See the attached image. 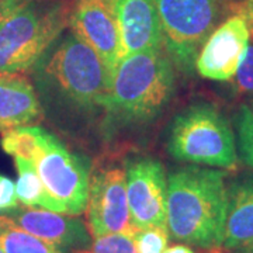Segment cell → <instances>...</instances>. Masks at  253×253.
Here are the masks:
<instances>
[{"label":"cell","instance_id":"6da1fadb","mask_svg":"<svg viewBox=\"0 0 253 253\" xmlns=\"http://www.w3.org/2000/svg\"><path fill=\"white\" fill-rule=\"evenodd\" d=\"M225 173L199 165L168 177L166 225L173 239L201 249L222 246L226 218Z\"/></svg>","mask_w":253,"mask_h":253},{"label":"cell","instance_id":"7a4b0ae2","mask_svg":"<svg viewBox=\"0 0 253 253\" xmlns=\"http://www.w3.org/2000/svg\"><path fill=\"white\" fill-rule=\"evenodd\" d=\"M174 94V71L162 48L126 55L113 75L103 129L152 124L169 106Z\"/></svg>","mask_w":253,"mask_h":253},{"label":"cell","instance_id":"3957f363","mask_svg":"<svg viewBox=\"0 0 253 253\" xmlns=\"http://www.w3.org/2000/svg\"><path fill=\"white\" fill-rule=\"evenodd\" d=\"M45 54L42 83L56 106L73 117L104 116L113 75L97 52L72 30L54 42Z\"/></svg>","mask_w":253,"mask_h":253},{"label":"cell","instance_id":"277c9868","mask_svg":"<svg viewBox=\"0 0 253 253\" xmlns=\"http://www.w3.org/2000/svg\"><path fill=\"white\" fill-rule=\"evenodd\" d=\"M62 0H33L0 21V75L30 71L68 26Z\"/></svg>","mask_w":253,"mask_h":253},{"label":"cell","instance_id":"5b68a950","mask_svg":"<svg viewBox=\"0 0 253 253\" xmlns=\"http://www.w3.org/2000/svg\"><path fill=\"white\" fill-rule=\"evenodd\" d=\"M166 148L180 162L235 169L236 138L224 114L210 103H196L180 111L169 126Z\"/></svg>","mask_w":253,"mask_h":253},{"label":"cell","instance_id":"8992f818","mask_svg":"<svg viewBox=\"0 0 253 253\" xmlns=\"http://www.w3.org/2000/svg\"><path fill=\"white\" fill-rule=\"evenodd\" d=\"M166 54L181 72L191 73L203 44L215 30L218 0H156Z\"/></svg>","mask_w":253,"mask_h":253},{"label":"cell","instance_id":"52a82bcc","mask_svg":"<svg viewBox=\"0 0 253 253\" xmlns=\"http://www.w3.org/2000/svg\"><path fill=\"white\" fill-rule=\"evenodd\" d=\"M36 166L46 191L59 203L63 214L76 217L86 211L91 174L86 158L72 154L49 132L45 151Z\"/></svg>","mask_w":253,"mask_h":253},{"label":"cell","instance_id":"ba28073f","mask_svg":"<svg viewBox=\"0 0 253 253\" xmlns=\"http://www.w3.org/2000/svg\"><path fill=\"white\" fill-rule=\"evenodd\" d=\"M87 228L94 238L107 234H132L126 199V169L117 165H101L90 174L87 201Z\"/></svg>","mask_w":253,"mask_h":253},{"label":"cell","instance_id":"9c48e42d","mask_svg":"<svg viewBox=\"0 0 253 253\" xmlns=\"http://www.w3.org/2000/svg\"><path fill=\"white\" fill-rule=\"evenodd\" d=\"M68 26L97 52L114 75L120 61L126 56L116 0H73Z\"/></svg>","mask_w":253,"mask_h":253},{"label":"cell","instance_id":"30bf717a","mask_svg":"<svg viewBox=\"0 0 253 253\" xmlns=\"http://www.w3.org/2000/svg\"><path fill=\"white\" fill-rule=\"evenodd\" d=\"M126 199L131 222L136 229L168 228V179L162 163L154 158H136L126 163Z\"/></svg>","mask_w":253,"mask_h":253},{"label":"cell","instance_id":"8fae6325","mask_svg":"<svg viewBox=\"0 0 253 253\" xmlns=\"http://www.w3.org/2000/svg\"><path fill=\"white\" fill-rule=\"evenodd\" d=\"M251 33L239 14L226 18L206 40L196 58L194 68L210 81H231L249 46Z\"/></svg>","mask_w":253,"mask_h":253},{"label":"cell","instance_id":"7c38bea8","mask_svg":"<svg viewBox=\"0 0 253 253\" xmlns=\"http://www.w3.org/2000/svg\"><path fill=\"white\" fill-rule=\"evenodd\" d=\"M16 225L55 246L61 253L89 251V228L79 218L34 207H17L3 214Z\"/></svg>","mask_w":253,"mask_h":253},{"label":"cell","instance_id":"4fadbf2b","mask_svg":"<svg viewBox=\"0 0 253 253\" xmlns=\"http://www.w3.org/2000/svg\"><path fill=\"white\" fill-rule=\"evenodd\" d=\"M126 55L163 48L156 0H116Z\"/></svg>","mask_w":253,"mask_h":253},{"label":"cell","instance_id":"5bb4252c","mask_svg":"<svg viewBox=\"0 0 253 253\" xmlns=\"http://www.w3.org/2000/svg\"><path fill=\"white\" fill-rule=\"evenodd\" d=\"M226 197L222 248L248 251L253 246V174L232 181L226 187Z\"/></svg>","mask_w":253,"mask_h":253},{"label":"cell","instance_id":"9a60e30c","mask_svg":"<svg viewBox=\"0 0 253 253\" xmlns=\"http://www.w3.org/2000/svg\"><path fill=\"white\" fill-rule=\"evenodd\" d=\"M42 109L37 93L23 73L0 75V131L40 121Z\"/></svg>","mask_w":253,"mask_h":253},{"label":"cell","instance_id":"2e32d148","mask_svg":"<svg viewBox=\"0 0 253 253\" xmlns=\"http://www.w3.org/2000/svg\"><path fill=\"white\" fill-rule=\"evenodd\" d=\"M18 170V180L16 183V194L18 201L26 207H41L48 211L63 214L59 203L46 191L41 180L36 163L23 158H14Z\"/></svg>","mask_w":253,"mask_h":253},{"label":"cell","instance_id":"e0dca14e","mask_svg":"<svg viewBox=\"0 0 253 253\" xmlns=\"http://www.w3.org/2000/svg\"><path fill=\"white\" fill-rule=\"evenodd\" d=\"M48 135L49 132L40 126H16L4 131L0 145L6 154L37 163L45 151Z\"/></svg>","mask_w":253,"mask_h":253},{"label":"cell","instance_id":"ac0fdd59","mask_svg":"<svg viewBox=\"0 0 253 253\" xmlns=\"http://www.w3.org/2000/svg\"><path fill=\"white\" fill-rule=\"evenodd\" d=\"M0 248L3 253H61L55 246L16 225L0 214Z\"/></svg>","mask_w":253,"mask_h":253},{"label":"cell","instance_id":"d6986e66","mask_svg":"<svg viewBox=\"0 0 253 253\" xmlns=\"http://www.w3.org/2000/svg\"><path fill=\"white\" fill-rule=\"evenodd\" d=\"M236 145L245 165L253 169V110L242 104L235 114Z\"/></svg>","mask_w":253,"mask_h":253},{"label":"cell","instance_id":"ffe728a7","mask_svg":"<svg viewBox=\"0 0 253 253\" xmlns=\"http://www.w3.org/2000/svg\"><path fill=\"white\" fill-rule=\"evenodd\" d=\"M89 253H136L135 239L132 234H107L97 236L91 242Z\"/></svg>","mask_w":253,"mask_h":253},{"label":"cell","instance_id":"44dd1931","mask_svg":"<svg viewBox=\"0 0 253 253\" xmlns=\"http://www.w3.org/2000/svg\"><path fill=\"white\" fill-rule=\"evenodd\" d=\"M136 253H163L168 249V228H144L134 232Z\"/></svg>","mask_w":253,"mask_h":253},{"label":"cell","instance_id":"7402d4cb","mask_svg":"<svg viewBox=\"0 0 253 253\" xmlns=\"http://www.w3.org/2000/svg\"><path fill=\"white\" fill-rule=\"evenodd\" d=\"M235 78V89L239 93H253V44H249Z\"/></svg>","mask_w":253,"mask_h":253},{"label":"cell","instance_id":"603a6c76","mask_svg":"<svg viewBox=\"0 0 253 253\" xmlns=\"http://www.w3.org/2000/svg\"><path fill=\"white\" fill-rule=\"evenodd\" d=\"M18 206L16 184L9 177L0 174V214H6Z\"/></svg>","mask_w":253,"mask_h":253},{"label":"cell","instance_id":"cb8c5ba5","mask_svg":"<svg viewBox=\"0 0 253 253\" xmlns=\"http://www.w3.org/2000/svg\"><path fill=\"white\" fill-rule=\"evenodd\" d=\"M31 1L33 0H0V21L10 17Z\"/></svg>","mask_w":253,"mask_h":253},{"label":"cell","instance_id":"d4e9b609","mask_svg":"<svg viewBox=\"0 0 253 253\" xmlns=\"http://www.w3.org/2000/svg\"><path fill=\"white\" fill-rule=\"evenodd\" d=\"M236 13L244 18L249 33L253 36V0H242L236 6Z\"/></svg>","mask_w":253,"mask_h":253},{"label":"cell","instance_id":"484cf974","mask_svg":"<svg viewBox=\"0 0 253 253\" xmlns=\"http://www.w3.org/2000/svg\"><path fill=\"white\" fill-rule=\"evenodd\" d=\"M163 253H194L193 252V249L189 248L187 245H174V246H170V248H168L166 251Z\"/></svg>","mask_w":253,"mask_h":253},{"label":"cell","instance_id":"4316f807","mask_svg":"<svg viewBox=\"0 0 253 253\" xmlns=\"http://www.w3.org/2000/svg\"><path fill=\"white\" fill-rule=\"evenodd\" d=\"M207 253H248V251H229L222 246H217V248H211V249H206Z\"/></svg>","mask_w":253,"mask_h":253},{"label":"cell","instance_id":"83f0119b","mask_svg":"<svg viewBox=\"0 0 253 253\" xmlns=\"http://www.w3.org/2000/svg\"><path fill=\"white\" fill-rule=\"evenodd\" d=\"M248 253H253V246H252V248H249V249H248Z\"/></svg>","mask_w":253,"mask_h":253},{"label":"cell","instance_id":"f1b7e54d","mask_svg":"<svg viewBox=\"0 0 253 253\" xmlns=\"http://www.w3.org/2000/svg\"><path fill=\"white\" fill-rule=\"evenodd\" d=\"M75 253H89L87 251H79V252H75Z\"/></svg>","mask_w":253,"mask_h":253},{"label":"cell","instance_id":"f546056e","mask_svg":"<svg viewBox=\"0 0 253 253\" xmlns=\"http://www.w3.org/2000/svg\"><path fill=\"white\" fill-rule=\"evenodd\" d=\"M0 253H3V251H1V248H0Z\"/></svg>","mask_w":253,"mask_h":253}]
</instances>
